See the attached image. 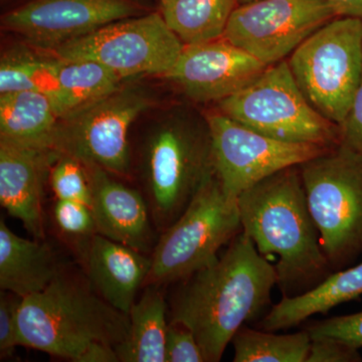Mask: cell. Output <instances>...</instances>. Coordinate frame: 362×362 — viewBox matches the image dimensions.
<instances>
[{
	"label": "cell",
	"instance_id": "7c38bea8",
	"mask_svg": "<svg viewBox=\"0 0 362 362\" xmlns=\"http://www.w3.org/2000/svg\"><path fill=\"white\" fill-rule=\"evenodd\" d=\"M335 18L326 0H258L235 7L223 39L272 66Z\"/></svg>",
	"mask_w": 362,
	"mask_h": 362
},
{
	"label": "cell",
	"instance_id": "5bb4252c",
	"mask_svg": "<svg viewBox=\"0 0 362 362\" xmlns=\"http://www.w3.org/2000/svg\"><path fill=\"white\" fill-rule=\"evenodd\" d=\"M269 66L221 39L185 45L180 58L164 76L197 103H218L244 89Z\"/></svg>",
	"mask_w": 362,
	"mask_h": 362
},
{
	"label": "cell",
	"instance_id": "cb8c5ba5",
	"mask_svg": "<svg viewBox=\"0 0 362 362\" xmlns=\"http://www.w3.org/2000/svg\"><path fill=\"white\" fill-rule=\"evenodd\" d=\"M235 362H306L311 337L306 330L292 334L240 327L233 337Z\"/></svg>",
	"mask_w": 362,
	"mask_h": 362
},
{
	"label": "cell",
	"instance_id": "9c48e42d",
	"mask_svg": "<svg viewBox=\"0 0 362 362\" xmlns=\"http://www.w3.org/2000/svg\"><path fill=\"white\" fill-rule=\"evenodd\" d=\"M153 105L154 98L148 90L123 84L94 103L62 117L52 150L118 177H128L132 168L131 127Z\"/></svg>",
	"mask_w": 362,
	"mask_h": 362
},
{
	"label": "cell",
	"instance_id": "6da1fadb",
	"mask_svg": "<svg viewBox=\"0 0 362 362\" xmlns=\"http://www.w3.org/2000/svg\"><path fill=\"white\" fill-rule=\"evenodd\" d=\"M177 284L169 322L192 330L206 362H218L240 328L271 304L277 272L242 232L214 263Z\"/></svg>",
	"mask_w": 362,
	"mask_h": 362
},
{
	"label": "cell",
	"instance_id": "1f68e13d",
	"mask_svg": "<svg viewBox=\"0 0 362 362\" xmlns=\"http://www.w3.org/2000/svg\"><path fill=\"white\" fill-rule=\"evenodd\" d=\"M339 129L340 144L362 154V75L351 107Z\"/></svg>",
	"mask_w": 362,
	"mask_h": 362
},
{
	"label": "cell",
	"instance_id": "3957f363",
	"mask_svg": "<svg viewBox=\"0 0 362 362\" xmlns=\"http://www.w3.org/2000/svg\"><path fill=\"white\" fill-rule=\"evenodd\" d=\"M129 325V315L105 301L87 276L63 268L42 292L21 299L18 313L21 346L75 362L94 343L120 344Z\"/></svg>",
	"mask_w": 362,
	"mask_h": 362
},
{
	"label": "cell",
	"instance_id": "5b68a950",
	"mask_svg": "<svg viewBox=\"0 0 362 362\" xmlns=\"http://www.w3.org/2000/svg\"><path fill=\"white\" fill-rule=\"evenodd\" d=\"M242 232L238 199L226 194L214 173L180 218L160 233L144 287L185 280L214 263L221 247Z\"/></svg>",
	"mask_w": 362,
	"mask_h": 362
},
{
	"label": "cell",
	"instance_id": "e575fe53",
	"mask_svg": "<svg viewBox=\"0 0 362 362\" xmlns=\"http://www.w3.org/2000/svg\"><path fill=\"white\" fill-rule=\"evenodd\" d=\"M168 1V0H161V4H164V2Z\"/></svg>",
	"mask_w": 362,
	"mask_h": 362
},
{
	"label": "cell",
	"instance_id": "836d02e7",
	"mask_svg": "<svg viewBox=\"0 0 362 362\" xmlns=\"http://www.w3.org/2000/svg\"><path fill=\"white\" fill-rule=\"evenodd\" d=\"M254 1H258V0H237V4L238 6H242V4H247Z\"/></svg>",
	"mask_w": 362,
	"mask_h": 362
},
{
	"label": "cell",
	"instance_id": "d6986e66",
	"mask_svg": "<svg viewBox=\"0 0 362 362\" xmlns=\"http://www.w3.org/2000/svg\"><path fill=\"white\" fill-rule=\"evenodd\" d=\"M362 295V263L330 274L320 284L296 296H284L259 323L266 331L290 329L317 314H326L338 305Z\"/></svg>",
	"mask_w": 362,
	"mask_h": 362
},
{
	"label": "cell",
	"instance_id": "f546056e",
	"mask_svg": "<svg viewBox=\"0 0 362 362\" xmlns=\"http://www.w3.org/2000/svg\"><path fill=\"white\" fill-rule=\"evenodd\" d=\"M204 354L192 330L178 323L168 324L165 362H204Z\"/></svg>",
	"mask_w": 362,
	"mask_h": 362
},
{
	"label": "cell",
	"instance_id": "ffe728a7",
	"mask_svg": "<svg viewBox=\"0 0 362 362\" xmlns=\"http://www.w3.org/2000/svg\"><path fill=\"white\" fill-rule=\"evenodd\" d=\"M59 115L49 96L37 90L0 94V138L52 150Z\"/></svg>",
	"mask_w": 362,
	"mask_h": 362
},
{
	"label": "cell",
	"instance_id": "8fae6325",
	"mask_svg": "<svg viewBox=\"0 0 362 362\" xmlns=\"http://www.w3.org/2000/svg\"><path fill=\"white\" fill-rule=\"evenodd\" d=\"M206 118L211 130L216 175L226 194L235 199L269 176L333 148L310 143L280 141L216 110L207 112Z\"/></svg>",
	"mask_w": 362,
	"mask_h": 362
},
{
	"label": "cell",
	"instance_id": "52a82bcc",
	"mask_svg": "<svg viewBox=\"0 0 362 362\" xmlns=\"http://www.w3.org/2000/svg\"><path fill=\"white\" fill-rule=\"evenodd\" d=\"M214 110L280 141L340 145L339 126L307 101L287 59L269 66L251 84L216 103Z\"/></svg>",
	"mask_w": 362,
	"mask_h": 362
},
{
	"label": "cell",
	"instance_id": "277c9868",
	"mask_svg": "<svg viewBox=\"0 0 362 362\" xmlns=\"http://www.w3.org/2000/svg\"><path fill=\"white\" fill-rule=\"evenodd\" d=\"M214 173L206 115L175 112L149 131L140 147L138 175L157 232L180 218Z\"/></svg>",
	"mask_w": 362,
	"mask_h": 362
},
{
	"label": "cell",
	"instance_id": "7a4b0ae2",
	"mask_svg": "<svg viewBox=\"0 0 362 362\" xmlns=\"http://www.w3.org/2000/svg\"><path fill=\"white\" fill-rule=\"evenodd\" d=\"M243 233L264 257L277 256V286L296 296L320 284L329 265L312 218L299 165L269 176L238 197Z\"/></svg>",
	"mask_w": 362,
	"mask_h": 362
},
{
	"label": "cell",
	"instance_id": "d4e9b609",
	"mask_svg": "<svg viewBox=\"0 0 362 362\" xmlns=\"http://www.w3.org/2000/svg\"><path fill=\"white\" fill-rule=\"evenodd\" d=\"M37 90L52 100L59 93V83L54 74L52 59L45 52L11 51L0 64V94Z\"/></svg>",
	"mask_w": 362,
	"mask_h": 362
},
{
	"label": "cell",
	"instance_id": "8992f818",
	"mask_svg": "<svg viewBox=\"0 0 362 362\" xmlns=\"http://www.w3.org/2000/svg\"><path fill=\"white\" fill-rule=\"evenodd\" d=\"M299 168L324 254L341 270L362 255V154L340 144Z\"/></svg>",
	"mask_w": 362,
	"mask_h": 362
},
{
	"label": "cell",
	"instance_id": "e0dca14e",
	"mask_svg": "<svg viewBox=\"0 0 362 362\" xmlns=\"http://www.w3.org/2000/svg\"><path fill=\"white\" fill-rule=\"evenodd\" d=\"M81 259L93 289L114 308L129 315L148 277L151 255L97 233Z\"/></svg>",
	"mask_w": 362,
	"mask_h": 362
},
{
	"label": "cell",
	"instance_id": "484cf974",
	"mask_svg": "<svg viewBox=\"0 0 362 362\" xmlns=\"http://www.w3.org/2000/svg\"><path fill=\"white\" fill-rule=\"evenodd\" d=\"M52 216L57 230L70 244L76 245L82 258L90 240L98 233L90 207L82 202L57 199Z\"/></svg>",
	"mask_w": 362,
	"mask_h": 362
},
{
	"label": "cell",
	"instance_id": "603a6c76",
	"mask_svg": "<svg viewBox=\"0 0 362 362\" xmlns=\"http://www.w3.org/2000/svg\"><path fill=\"white\" fill-rule=\"evenodd\" d=\"M237 0H168L161 13L173 32L185 45L223 37Z\"/></svg>",
	"mask_w": 362,
	"mask_h": 362
},
{
	"label": "cell",
	"instance_id": "4fadbf2b",
	"mask_svg": "<svg viewBox=\"0 0 362 362\" xmlns=\"http://www.w3.org/2000/svg\"><path fill=\"white\" fill-rule=\"evenodd\" d=\"M150 0H28L2 16V26L47 52L113 21L151 13Z\"/></svg>",
	"mask_w": 362,
	"mask_h": 362
},
{
	"label": "cell",
	"instance_id": "9a60e30c",
	"mask_svg": "<svg viewBox=\"0 0 362 362\" xmlns=\"http://www.w3.org/2000/svg\"><path fill=\"white\" fill-rule=\"evenodd\" d=\"M84 165L98 233L151 255L156 228L141 190L128 187L103 168Z\"/></svg>",
	"mask_w": 362,
	"mask_h": 362
},
{
	"label": "cell",
	"instance_id": "f1b7e54d",
	"mask_svg": "<svg viewBox=\"0 0 362 362\" xmlns=\"http://www.w3.org/2000/svg\"><path fill=\"white\" fill-rule=\"evenodd\" d=\"M21 298L13 293L0 295V358H11L18 342V313Z\"/></svg>",
	"mask_w": 362,
	"mask_h": 362
},
{
	"label": "cell",
	"instance_id": "ba28073f",
	"mask_svg": "<svg viewBox=\"0 0 362 362\" xmlns=\"http://www.w3.org/2000/svg\"><path fill=\"white\" fill-rule=\"evenodd\" d=\"M290 70L307 101L340 125L362 75V20L337 16L292 52Z\"/></svg>",
	"mask_w": 362,
	"mask_h": 362
},
{
	"label": "cell",
	"instance_id": "4dcf8cb0",
	"mask_svg": "<svg viewBox=\"0 0 362 362\" xmlns=\"http://www.w3.org/2000/svg\"><path fill=\"white\" fill-rule=\"evenodd\" d=\"M358 349L333 338L311 339L306 362H358L362 361Z\"/></svg>",
	"mask_w": 362,
	"mask_h": 362
},
{
	"label": "cell",
	"instance_id": "83f0119b",
	"mask_svg": "<svg viewBox=\"0 0 362 362\" xmlns=\"http://www.w3.org/2000/svg\"><path fill=\"white\" fill-rule=\"evenodd\" d=\"M305 330L309 333L311 339L333 338L359 349L362 347V311L350 315L313 321L308 324Z\"/></svg>",
	"mask_w": 362,
	"mask_h": 362
},
{
	"label": "cell",
	"instance_id": "7402d4cb",
	"mask_svg": "<svg viewBox=\"0 0 362 362\" xmlns=\"http://www.w3.org/2000/svg\"><path fill=\"white\" fill-rule=\"evenodd\" d=\"M51 57L59 83V93L54 104L59 118L111 94L125 81L115 71L96 62Z\"/></svg>",
	"mask_w": 362,
	"mask_h": 362
},
{
	"label": "cell",
	"instance_id": "d6a6232c",
	"mask_svg": "<svg viewBox=\"0 0 362 362\" xmlns=\"http://www.w3.org/2000/svg\"><path fill=\"white\" fill-rule=\"evenodd\" d=\"M337 16L362 20V0H326Z\"/></svg>",
	"mask_w": 362,
	"mask_h": 362
},
{
	"label": "cell",
	"instance_id": "30bf717a",
	"mask_svg": "<svg viewBox=\"0 0 362 362\" xmlns=\"http://www.w3.org/2000/svg\"><path fill=\"white\" fill-rule=\"evenodd\" d=\"M185 45L161 11H153L113 21L45 54L71 61L96 62L128 81L143 75L164 77Z\"/></svg>",
	"mask_w": 362,
	"mask_h": 362
},
{
	"label": "cell",
	"instance_id": "44dd1931",
	"mask_svg": "<svg viewBox=\"0 0 362 362\" xmlns=\"http://www.w3.org/2000/svg\"><path fill=\"white\" fill-rule=\"evenodd\" d=\"M129 313L127 337L115 350L120 362H165L168 303L162 288L145 286Z\"/></svg>",
	"mask_w": 362,
	"mask_h": 362
},
{
	"label": "cell",
	"instance_id": "2e32d148",
	"mask_svg": "<svg viewBox=\"0 0 362 362\" xmlns=\"http://www.w3.org/2000/svg\"><path fill=\"white\" fill-rule=\"evenodd\" d=\"M58 154L0 138V204L35 239H45V182Z\"/></svg>",
	"mask_w": 362,
	"mask_h": 362
},
{
	"label": "cell",
	"instance_id": "ac0fdd59",
	"mask_svg": "<svg viewBox=\"0 0 362 362\" xmlns=\"http://www.w3.org/2000/svg\"><path fill=\"white\" fill-rule=\"evenodd\" d=\"M62 267L44 240L23 239L0 221V288L21 299L42 292Z\"/></svg>",
	"mask_w": 362,
	"mask_h": 362
},
{
	"label": "cell",
	"instance_id": "4316f807",
	"mask_svg": "<svg viewBox=\"0 0 362 362\" xmlns=\"http://www.w3.org/2000/svg\"><path fill=\"white\" fill-rule=\"evenodd\" d=\"M49 181L57 199L82 202L90 207V188L85 165L78 159L58 156L49 171Z\"/></svg>",
	"mask_w": 362,
	"mask_h": 362
}]
</instances>
